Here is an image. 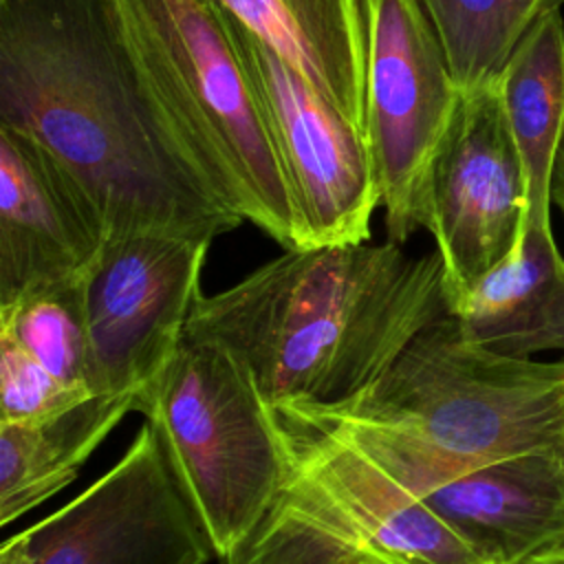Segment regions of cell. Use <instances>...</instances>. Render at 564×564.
<instances>
[{
  "label": "cell",
  "mask_w": 564,
  "mask_h": 564,
  "mask_svg": "<svg viewBox=\"0 0 564 564\" xmlns=\"http://www.w3.org/2000/svg\"><path fill=\"white\" fill-rule=\"evenodd\" d=\"M280 161L297 247L366 242L379 187L364 132L291 62L218 11Z\"/></svg>",
  "instance_id": "cell-8"
},
{
  "label": "cell",
  "mask_w": 564,
  "mask_h": 564,
  "mask_svg": "<svg viewBox=\"0 0 564 564\" xmlns=\"http://www.w3.org/2000/svg\"><path fill=\"white\" fill-rule=\"evenodd\" d=\"M137 412L154 427L216 557L225 562L260 524L284 478V452L269 408L223 346L183 337Z\"/></svg>",
  "instance_id": "cell-6"
},
{
  "label": "cell",
  "mask_w": 564,
  "mask_h": 564,
  "mask_svg": "<svg viewBox=\"0 0 564 564\" xmlns=\"http://www.w3.org/2000/svg\"><path fill=\"white\" fill-rule=\"evenodd\" d=\"M423 500L489 564L564 549V449L474 467Z\"/></svg>",
  "instance_id": "cell-13"
},
{
  "label": "cell",
  "mask_w": 564,
  "mask_h": 564,
  "mask_svg": "<svg viewBox=\"0 0 564 564\" xmlns=\"http://www.w3.org/2000/svg\"><path fill=\"white\" fill-rule=\"evenodd\" d=\"M306 75L364 132L361 0H207Z\"/></svg>",
  "instance_id": "cell-15"
},
{
  "label": "cell",
  "mask_w": 564,
  "mask_h": 564,
  "mask_svg": "<svg viewBox=\"0 0 564 564\" xmlns=\"http://www.w3.org/2000/svg\"><path fill=\"white\" fill-rule=\"evenodd\" d=\"M269 412L284 478L225 564H489L341 434L286 405Z\"/></svg>",
  "instance_id": "cell-5"
},
{
  "label": "cell",
  "mask_w": 564,
  "mask_h": 564,
  "mask_svg": "<svg viewBox=\"0 0 564 564\" xmlns=\"http://www.w3.org/2000/svg\"><path fill=\"white\" fill-rule=\"evenodd\" d=\"M460 93L496 86L518 44L564 0H421Z\"/></svg>",
  "instance_id": "cell-18"
},
{
  "label": "cell",
  "mask_w": 564,
  "mask_h": 564,
  "mask_svg": "<svg viewBox=\"0 0 564 564\" xmlns=\"http://www.w3.org/2000/svg\"><path fill=\"white\" fill-rule=\"evenodd\" d=\"M93 394L59 381L15 339L0 333V423H29L73 408Z\"/></svg>",
  "instance_id": "cell-20"
},
{
  "label": "cell",
  "mask_w": 564,
  "mask_h": 564,
  "mask_svg": "<svg viewBox=\"0 0 564 564\" xmlns=\"http://www.w3.org/2000/svg\"><path fill=\"white\" fill-rule=\"evenodd\" d=\"M529 181L496 86L460 93L434 150L425 229L443 262L447 308L520 245Z\"/></svg>",
  "instance_id": "cell-11"
},
{
  "label": "cell",
  "mask_w": 564,
  "mask_h": 564,
  "mask_svg": "<svg viewBox=\"0 0 564 564\" xmlns=\"http://www.w3.org/2000/svg\"><path fill=\"white\" fill-rule=\"evenodd\" d=\"M449 313L469 339L494 352H564V258L551 225H524L513 253L489 269Z\"/></svg>",
  "instance_id": "cell-14"
},
{
  "label": "cell",
  "mask_w": 564,
  "mask_h": 564,
  "mask_svg": "<svg viewBox=\"0 0 564 564\" xmlns=\"http://www.w3.org/2000/svg\"><path fill=\"white\" fill-rule=\"evenodd\" d=\"M335 430L423 498L485 463L564 449V357H507L445 313L335 410L286 405Z\"/></svg>",
  "instance_id": "cell-3"
},
{
  "label": "cell",
  "mask_w": 564,
  "mask_h": 564,
  "mask_svg": "<svg viewBox=\"0 0 564 564\" xmlns=\"http://www.w3.org/2000/svg\"><path fill=\"white\" fill-rule=\"evenodd\" d=\"M449 313L438 251L399 242L284 249L216 295H200L185 337L223 346L267 408L335 410L375 383Z\"/></svg>",
  "instance_id": "cell-2"
},
{
  "label": "cell",
  "mask_w": 564,
  "mask_h": 564,
  "mask_svg": "<svg viewBox=\"0 0 564 564\" xmlns=\"http://www.w3.org/2000/svg\"><path fill=\"white\" fill-rule=\"evenodd\" d=\"M106 240L68 170L31 137L0 126V306L79 280Z\"/></svg>",
  "instance_id": "cell-12"
},
{
  "label": "cell",
  "mask_w": 564,
  "mask_h": 564,
  "mask_svg": "<svg viewBox=\"0 0 564 564\" xmlns=\"http://www.w3.org/2000/svg\"><path fill=\"white\" fill-rule=\"evenodd\" d=\"M0 333L66 386L88 392V328L82 278L33 289L0 306Z\"/></svg>",
  "instance_id": "cell-19"
},
{
  "label": "cell",
  "mask_w": 564,
  "mask_h": 564,
  "mask_svg": "<svg viewBox=\"0 0 564 564\" xmlns=\"http://www.w3.org/2000/svg\"><path fill=\"white\" fill-rule=\"evenodd\" d=\"M498 90L529 181V223L551 225V174L564 137V20L542 15L507 62Z\"/></svg>",
  "instance_id": "cell-17"
},
{
  "label": "cell",
  "mask_w": 564,
  "mask_h": 564,
  "mask_svg": "<svg viewBox=\"0 0 564 564\" xmlns=\"http://www.w3.org/2000/svg\"><path fill=\"white\" fill-rule=\"evenodd\" d=\"M209 245L207 238L167 234L104 240L82 275L93 394L139 401L167 366L203 295Z\"/></svg>",
  "instance_id": "cell-10"
},
{
  "label": "cell",
  "mask_w": 564,
  "mask_h": 564,
  "mask_svg": "<svg viewBox=\"0 0 564 564\" xmlns=\"http://www.w3.org/2000/svg\"><path fill=\"white\" fill-rule=\"evenodd\" d=\"M216 555L150 423L68 505L4 540L0 564H207Z\"/></svg>",
  "instance_id": "cell-9"
},
{
  "label": "cell",
  "mask_w": 564,
  "mask_h": 564,
  "mask_svg": "<svg viewBox=\"0 0 564 564\" xmlns=\"http://www.w3.org/2000/svg\"><path fill=\"white\" fill-rule=\"evenodd\" d=\"M0 126L31 137L68 170L106 240H214L242 223L174 137L117 0H0Z\"/></svg>",
  "instance_id": "cell-1"
},
{
  "label": "cell",
  "mask_w": 564,
  "mask_h": 564,
  "mask_svg": "<svg viewBox=\"0 0 564 564\" xmlns=\"http://www.w3.org/2000/svg\"><path fill=\"white\" fill-rule=\"evenodd\" d=\"M132 55L183 152L242 220L297 247L286 181L223 15L207 0H117Z\"/></svg>",
  "instance_id": "cell-4"
},
{
  "label": "cell",
  "mask_w": 564,
  "mask_h": 564,
  "mask_svg": "<svg viewBox=\"0 0 564 564\" xmlns=\"http://www.w3.org/2000/svg\"><path fill=\"white\" fill-rule=\"evenodd\" d=\"M137 408V397L93 394L40 421L0 423V524L73 482L82 463Z\"/></svg>",
  "instance_id": "cell-16"
},
{
  "label": "cell",
  "mask_w": 564,
  "mask_h": 564,
  "mask_svg": "<svg viewBox=\"0 0 564 564\" xmlns=\"http://www.w3.org/2000/svg\"><path fill=\"white\" fill-rule=\"evenodd\" d=\"M364 4V139L392 242L425 229L434 150L460 90L421 0Z\"/></svg>",
  "instance_id": "cell-7"
},
{
  "label": "cell",
  "mask_w": 564,
  "mask_h": 564,
  "mask_svg": "<svg viewBox=\"0 0 564 564\" xmlns=\"http://www.w3.org/2000/svg\"><path fill=\"white\" fill-rule=\"evenodd\" d=\"M551 205L557 207L560 214L564 216V137L560 141L551 174Z\"/></svg>",
  "instance_id": "cell-21"
},
{
  "label": "cell",
  "mask_w": 564,
  "mask_h": 564,
  "mask_svg": "<svg viewBox=\"0 0 564 564\" xmlns=\"http://www.w3.org/2000/svg\"><path fill=\"white\" fill-rule=\"evenodd\" d=\"M522 564H564V549L560 551H551V553H544V555H538L533 560H527Z\"/></svg>",
  "instance_id": "cell-22"
}]
</instances>
